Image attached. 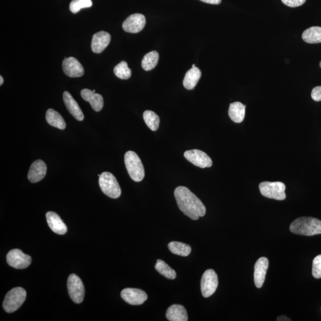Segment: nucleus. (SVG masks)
<instances>
[{"instance_id":"39","label":"nucleus","mask_w":321,"mask_h":321,"mask_svg":"<svg viewBox=\"0 0 321 321\" xmlns=\"http://www.w3.org/2000/svg\"><path fill=\"white\" fill-rule=\"evenodd\" d=\"M93 92H94V93H95V90H93Z\"/></svg>"},{"instance_id":"2","label":"nucleus","mask_w":321,"mask_h":321,"mask_svg":"<svg viewBox=\"0 0 321 321\" xmlns=\"http://www.w3.org/2000/svg\"><path fill=\"white\" fill-rule=\"evenodd\" d=\"M290 230L294 234L312 236L321 234V221L315 218H298L290 225Z\"/></svg>"},{"instance_id":"30","label":"nucleus","mask_w":321,"mask_h":321,"mask_svg":"<svg viewBox=\"0 0 321 321\" xmlns=\"http://www.w3.org/2000/svg\"><path fill=\"white\" fill-rule=\"evenodd\" d=\"M93 6L91 0H73L70 3V10L73 13H77L80 9L88 8Z\"/></svg>"},{"instance_id":"10","label":"nucleus","mask_w":321,"mask_h":321,"mask_svg":"<svg viewBox=\"0 0 321 321\" xmlns=\"http://www.w3.org/2000/svg\"><path fill=\"white\" fill-rule=\"evenodd\" d=\"M184 156L189 162L201 169L211 167L212 160L205 152L198 150H193L187 151L185 152Z\"/></svg>"},{"instance_id":"26","label":"nucleus","mask_w":321,"mask_h":321,"mask_svg":"<svg viewBox=\"0 0 321 321\" xmlns=\"http://www.w3.org/2000/svg\"><path fill=\"white\" fill-rule=\"evenodd\" d=\"M159 61V53L153 51L145 55L142 61V67L145 71H150L157 66Z\"/></svg>"},{"instance_id":"33","label":"nucleus","mask_w":321,"mask_h":321,"mask_svg":"<svg viewBox=\"0 0 321 321\" xmlns=\"http://www.w3.org/2000/svg\"><path fill=\"white\" fill-rule=\"evenodd\" d=\"M311 97L315 101H321V86H316L312 90Z\"/></svg>"},{"instance_id":"25","label":"nucleus","mask_w":321,"mask_h":321,"mask_svg":"<svg viewBox=\"0 0 321 321\" xmlns=\"http://www.w3.org/2000/svg\"><path fill=\"white\" fill-rule=\"evenodd\" d=\"M168 247L171 253L184 257L189 256L192 251L189 244L182 242H171L168 244Z\"/></svg>"},{"instance_id":"38","label":"nucleus","mask_w":321,"mask_h":321,"mask_svg":"<svg viewBox=\"0 0 321 321\" xmlns=\"http://www.w3.org/2000/svg\"><path fill=\"white\" fill-rule=\"evenodd\" d=\"M319 65H320V68H321V62H320Z\"/></svg>"},{"instance_id":"15","label":"nucleus","mask_w":321,"mask_h":321,"mask_svg":"<svg viewBox=\"0 0 321 321\" xmlns=\"http://www.w3.org/2000/svg\"><path fill=\"white\" fill-rule=\"evenodd\" d=\"M47 170V165L43 160H35L30 167L28 175L29 181L32 183L40 182L45 177Z\"/></svg>"},{"instance_id":"36","label":"nucleus","mask_w":321,"mask_h":321,"mask_svg":"<svg viewBox=\"0 0 321 321\" xmlns=\"http://www.w3.org/2000/svg\"><path fill=\"white\" fill-rule=\"evenodd\" d=\"M3 82H4V79L2 76H0V85L2 86L3 85Z\"/></svg>"},{"instance_id":"19","label":"nucleus","mask_w":321,"mask_h":321,"mask_svg":"<svg viewBox=\"0 0 321 321\" xmlns=\"http://www.w3.org/2000/svg\"><path fill=\"white\" fill-rule=\"evenodd\" d=\"M81 96L84 100L90 102L95 112H100L104 106V99L100 94L94 93L88 89H84L81 91Z\"/></svg>"},{"instance_id":"23","label":"nucleus","mask_w":321,"mask_h":321,"mask_svg":"<svg viewBox=\"0 0 321 321\" xmlns=\"http://www.w3.org/2000/svg\"><path fill=\"white\" fill-rule=\"evenodd\" d=\"M46 120L53 127L64 130L66 128V122L60 114L55 110L49 109L46 113Z\"/></svg>"},{"instance_id":"32","label":"nucleus","mask_w":321,"mask_h":321,"mask_svg":"<svg viewBox=\"0 0 321 321\" xmlns=\"http://www.w3.org/2000/svg\"><path fill=\"white\" fill-rule=\"evenodd\" d=\"M307 0H281L282 3L290 7H297L302 6Z\"/></svg>"},{"instance_id":"24","label":"nucleus","mask_w":321,"mask_h":321,"mask_svg":"<svg viewBox=\"0 0 321 321\" xmlns=\"http://www.w3.org/2000/svg\"><path fill=\"white\" fill-rule=\"evenodd\" d=\"M303 40L309 44L321 43V27L312 26L305 30L302 34Z\"/></svg>"},{"instance_id":"11","label":"nucleus","mask_w":321,"mask_h":321,"mask_svg":"<svg viewBox=\"0 0 321 321\" xmlns=\"http://www.w3.org/2000/svg\"><path fill=\"white\" fill-rule=\"evenodd\" d=\"M121 297L126 302L132 305H140L148 299L146 293L138 289L126 288L122 290Z\"/></svg>"},{"instance_id":"3","label":"nucleus","mask_w":321,"mask_h":321,"mask_svg":"<svg viewBox=\"0 0 321 321\" xmlns=\"http://www.w3.org/2000/svg\"><path fill=\"white\" fill-rule=\"evenodd\" d=\"M124 163L130 177L133 181L139 182L145 177V169L139 156L135 152L128 151L124 155Z\"/></svg>"},{"instance_id":"5","label":"nucleus","mask_w":321,"mask_h":321,"mask_svg":"<svg viewBox=\"0 0 321 321\" xmlns=\"http://www.w3.org/2000/svg\"><path fill=\"white\" fill-rule=\"evenodd\" d=\"M99 185L105 195L117 199L121 195V190L115 177L109 172H104L99 179Z\"/></svg>"},{"instance_id":"1","label":"nucleus","mask_w":321,"mask_h":321,"mask_svg":"<svg viewBox=\"0 0 321 321\" xmlns=\"http://www.w3.org/2000/svg\"><path fill=\"white\" fill-rule=\"evenodd\" d=\"M174 197L181 211L193 220H198L206 213V208L195 194L185 186H179L174 190Z\"/></svg>"},{"instance_id":"20","label":"nucleus","mask_w":321,"mask_h":321,"mask_svg":"<svg viewBox=\"0 0 321 321\" xmlns=\"http://www.w3.org/2000/svg\"><path fill=\"white\" fill-rule=\"evenodd\" d=\"M246 106L240 102L231 103L228 109V116L230 119L236 123H242L245 117Z\"/></svg>"},{"instance_id":"7","label":"nucleus","mask_w":321,"mask_h":321,"mask_svg":"<svg viewBox=\"0 0 321 321\" xmlns=\"http://www.w3.org/2000/svg\"><path fill=\"white\" fill-rule=\"evenodd\" d=\"M67 289L71 299L76 304H81L85 297V288L81 279L75 274L68 278Z\"/></svg>"},{"instance_id":"8","label":"nucleus","mask_w":321,"mask_h":321,"mask_svg":"<svg viewBox=\"0 0 321 321\" xmlns=\"http://www.w3.org/2000/svg\"><path fill=\"white\" fill-rule=\"evenodd\" d=\"M219 286V278L217 273L212 270L205 271L202 277L201 289L202 296L208 298L216 292Z\"/></svg>"},{"instance_id":"21","label":"nucleus","mask_w":321,"mask_h":321,"mask_svg":"<svg viewBox=\"0 0 321 321\" xmlns=\"http://www.w3.org/2000/svg\"><path fill=\"white\" fill-rule=\"evenodd\" d=\"M166 317L170 321H187L188 316L186 309L181 305H173L168 308Z\"/></svg>"},{"instance_id":"29","label":"nucleus","mask_w":321,"mask_h":321,"mask_svg":"<svg viewBox=\"0 0 321 321\" xmlns=\"http://www.w3.org/2000/svg\"><path fill=\"white\" fill-rule=\"evenodd\" d=\"M114 73L117 78L123 80L129 79L132 76V70L125 61H122L114 67Z\"/></svg>"},{"instance_id":"18","label":"nucleus","mask_w":321,"mask_h":321,"mask_svg":"<svg viewBox=\"0 0 321 321\" xmlns=\"http://www.w3.org/2000/svg\"><path fill=\"white\" fill-rule=\"evenodd\" d=\"M63 101L67 109L73 117L78 121L83 120L84 115L82 110L80 109L77 102L67 91H65L63 93Z\"/></svg>"},{"instance_id":"9","label":"nucleus","mask_w":321,"mask_h":321,"mask_svg":"<svg viewBox=\"0 0 321 321\" xmlns=\"http://www.w3.org/2000/svg\"><path fill=\"white\" fill-rule=\"evenodd\" d=\"M7 262L10 266L16 269H25L32 262V258L28 255L23 253L18 249L10 251L7 255Z\"/></svg>"},{"instance_id":"14","label":"nucleus","mask_w":321,"mask_h":321,"mask_svg":"<svg viewBox=\"0 0 321 321\" xmlns=\"http://www.w3.org/2000/svg\"><path fill=\"white\" fill-rule=\"evenodd\" d=\"M269 261L265 257L260 258L255 265L254 282L257 288H261L265 280Z\"/></svg>"},{"instance_id":"37","label":"nucleus","mask_w":321,"mask_h":321,"mask_svg":"<svg viewBox=\"0 0 321 321\" xmlns=\"http://www.w3.org/2000/svg\"><path fill=\"white\" fill-rule=\"evenodd\" d=\"M196 67L195 64H193L192 65V67Z\"/></svg>"},{"instance_id":"22","label":"nucleus","mask_w":321,"mask_h":321,"mask_svg":"<svg viewBox=\"0 0 321 321\" xmlns=\"http://www.w3.org/2000/svg\"><path fill=\"white\" fill-rule=\"evenodd\" d=\"M201 71L197 67H192L187 72L183 79V86L186 90H192L194 88L201 77Z\"/></svg>"},{"instance_id":"13","label":"nucleus","mask_w":321,"mask_h":321,"mask_svg":"<svg viewBox=\"0 0 321 321\" xmlns=\"http://www.w3.org/2000/svg\"><path fill=\"white\" fill-rule=\"evenodd\" d=\"M62 66L64 74L68 77L79 78L84 75L82 65L74 57H65Z\"/></svg>"},{"instance_id":"12","label":"nucleus","mask_w":321,"mask_h":321,"mask_svg":"<svg viewBox=\"0 0 321 321\" xmlns=\"http://www.w3.org/2000/svg\"><path fill=\"white\" fill-rule=\"evenodd\" d=\"M146 25V19L144 15L139 13H136L131 15L123 24V28L124 31L137 33L142 30Z\"/></svg>"},{"instance_id":"4","label":"nucleus","mask_w":321,"mask_h":321,"mask_svg":"<svg viewBox=\"0 0 321 321\" xmlns=\"http://www.w3.org/2000/svg\"><path fill=\"white\" fill-rule=\"evenodd\" d=\"M26 292L22 288L11 289L7 293L4 300L3 307L7 313H12L21 308L26 300Z\"/></svg>"},{"instance_id":"6","label":"nucleus","mask_w":321,"mask_h":321,"mask_svg":"<svg viewBox=\"0 0 321 321\" xmlns=\"http://www.w3.org/2000/svg\"><path fill=\"white\" fill-rule=\"evenodd\" d=\"M260 192L262 195L267 198L278 201L286 200V185L281 182H263L259 186Z\"/></svg>"},{"instance_id":"28","label":"nucleus","mask_w":321,"mask_h":321,"mask_svg":"<svg viewBox=\"0 0 321 321\" xmlns=\"http://www.w3.org/2000/svg\"><path fill=\"white\" fill-rule=\"evenodd\" d=\"M144 119L148 128L152 131H157L159 125V118L157 114L150 110L145 111L144 113Z\"/></svg>"},{"instance_id":"34","label":"nucleus","mask_w":321,"mask_h":321,"mask_svg":"<svg viewBox=\"0 0 321 321\" xmlns=\"http://www.w3.org/2000/svg\"><path fill=\"white\" fill-rule=\"evenodd\" d=\"M200 1L205 3L211 4V5H220L221 3V0H200Z\"/></svg>"},{"instance_id":"27","label":"nucleus","mask_w":321,"mask_h":321,"mask_svg":"<svg viewBox=\"0 0 321 321\" xmlns=\"http://www.w3.org/2000/svg\"><path fill=\"white\" fill-rule=\"evenodd\" d=\"M155 269L160 275L170 280H174L176 278L177 275L175 271L162 260H157Z\"/></svg>"},{"instance_id":"16","label":"nucleus","mask_w":321,"mask_h":321,"mask_svg":"<svg viewBox=\"0 0 321 321\" xmlns=\"http://www.w3.org/2000/svg\"><path fill=\"white\" fill-rule=\"evenodd\" d=\"M111 41V35L108 32L100 31L93 35L91 43L92 50L95 53H101L108 47Z\"/></svg>"},{"instance_id":"31","label":"nucleus","mask_w":321,"mask_h":321,"mask_svg":"<svg viewBox=\"0 0 321 321\" xmlns=\"http://www.w3.org/2000/svg\"><path fill=\"white\" fill-rule=\"evenodd\" d=\"M312 275L313 277L321 278V255L317 256L313 261Z\"/></svg>"},{"instance_id":"35","label":"nucleus","mask_w":321,"mask_h":321,"mask_svg":"<svg viewBox=\"0 0 321 321\" xmlns=\"http://www.w3.org/2000/svg\"><path fill=\"white\" fill-rule=\"evenodd\" d=\"M277 320H292L288 318V317L284 315H282V316H278Z\"/></svg>"},{"instance_id":"17","label":"nucleus","mask_w":321,"mask_h":321,"mask_svg":"<svg viewBox=\"0 0 321 321\" xmlns=\"http://www.w3.org/2000/svg\"><path fill=\"white\" fill-rule=\"evenodd\" d=\"M47 223L52 231L57 235H63L67 231L66 225L64 224L57 213L49 211L46 214Z\"/></svg>"}]
</instances>
